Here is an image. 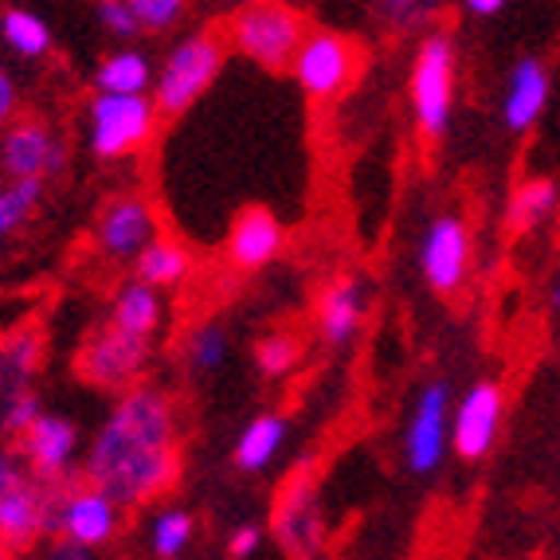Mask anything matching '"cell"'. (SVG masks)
<instances>
[{"label":"cell","instance_id":"1","mask_svg":"<svg viewBox=\"0 0 560 560\" xmlns=\"http://www.w3.org/2000/svg\"><path fill=\"white\" fill-rule=\"evenodd\" d=\"M79 470L121 510L161 502L180 482L177 400L145 381L118 393L103 428L86 443Z\"/></svg>","mask_w":560,"mask_h":560},{"label":"cell","instance_id":"2","mask_svg":"<svg viewBox=\"0 0 560 560\" xmlns=\"http://www.w3.org/2000/svg\"><path fill=\"white\" fill-rule=\"evenodd\" d=\"M56 533V486L39 482L20 451H0V549L24 552Z\"/></svg>","mask_w":560,"mask_h":560},{"label":"cell","instance_id":"3","mask_svg":"<svg viewBox=\"0 0 560 560\" xmlns=\"http://www.w3.org/2000/svg\"><path fill=\"white\" fill-rule=\"evenodd\" d=\"M455 83H458V51L447 32H428L416 47L408 75L411 118L423 141H440L455 114Z\"/></svg>","mask_w":560,"mask_h":560},{"label":"cell","instance_id":"4","mask_svg":"<svg viewBox=\"0 0 560 560\" xmlns=\"http://www.w3.org/2000/svg\"><path fill=\"white\" fill-rule=\"evenodd\" d=\"M306 39V20L287 0H247L228 24V44L262 71H287Z\"/></svg>","mask_w":560,"mask_h":560},{"label":"cell","instance_id":"5","mask_svg":"<svg viewBox=\"0 0 560 560\" xmlns=\"http://www.w3.org/2000/svg\"><path fill=\"white\" fill-rule=\"evenodd\" d=\"M224 39L215 32H192V36L180 39L173 51L165 56L158 71V83H153V103H158L161 118H180L192 106L212 91V83L224 71Z\"/></svg>","mask_w":560,"mask_h":560},{"label":"cell","instance_id":"6","mask_svg":"<svg viewBox=\"0 0 560 560\" xmlns=\"http://www.w3.org/2000/svg\"><path fill=\"white\" fill-rule=\"evenodd\" d=\"M271 533L287 560H318L326 545V522H322V494L314 463L302 458L275 490Z\"/></svg>","mask_w":560,"mask_h":560},{"label":"cell","instance_id":"7","mask_svg":"<svg viewBox=\"0 0 560 560\" xmlns=\"http://www.w3.org/2000/svg\"><path fill=\"white\" fill-rule=\"evenodd\" d=\"M158 118L150 94H98L86 110V145L98 161L133 158L153 141Z\"/></svg>","mask_w":560,"mask_h":560},{"label":"cell","instance_id":"8","mask_svg":"<svg viewBox=\"0 0 560 560\" xmlns=\"http://www.w3.org/2000/svg\"><path fill=\"white\" fill-rule=\"evenodd\" d=\"M153 361V341H141L114 329L110 322L94 329L79 349V376L103 393H126L133 384H141V376L150 373Z\"/></svg>","mask_w":560,"mask_h":560},{"label":"cell","instance_id":"9","mask_svg":"<svg viewBox=\"0 0 560 560\" xmlns=\"http://www.w3.org/2000/svg\"><path fill=\"white\" fill-rule=\"evenodd\" d=\"M161 235L158 208L141 192H118L94 220V252L114 267H133L138 255Z\"/></svg>","mask_w":560,"mask_h":560},{"label":"cell","instance_id":"10","mask_svg":"<svg viewBox=\"0 0 560 560\" xmlns=\"http://www.w3.org/2000/svg\"><path fill=\"white\" fill-rule=\"evenodd\" d=\"M121 510L106 490L94 482H63L56 490V537L83 545V549H103L121 533Z\"/></svg>","mask_w":560,"mask_h":560},{"label":"cell","instance_id":"11","mask_svg":"<svg viewBox=\"0 0 560 560\" xmlns=\"http://www.w3.org/2000/svg\"><path fill=\"white\" fill-rule=\"evenodd\" d=\"M451 388L443 381H431L420 388L411 416L404 423V463L411 475H431L443 467L451 451Z\"/></svg>","mask_w":560,"mask_h":560},{"label":"cell","instance_id":"12","mask_svg":"<svg viewBox=\"0 0 560 560\" xmlns=\"http://www.w3.org/2000/svg\"><path fill=\"white\" fill-rule=\"evenodd\" d=\"M475 267V235L455 212L435 215L420 243V271L435 294H458Z\"/></svg>","mask_w":560,"mask_h":560},{"label":"cell","instance_id":"13","mask_svg":"<svg viewBox=\"0 0 560 560\" xmlns=\"http://www.w3.org/2000/svg\"><path fill=\"white\" fill-rule=\"evenodd\" d=\"M67 165V145L47 121L20 118L0 133V173L9 180H51Z\"/></svg>","mask_w":560,"mask_h":560},{"label":"cell","instance_id":"14","mask_svg":"<svg viewBox=\"0 0 560 560\" xmlns=\"http://www.w3.org/2000/svg\"><path fill=\"white\" fill-rule=\"evenodd\" d=\"M505 420V393L498 381H478L451 408V451L467 463H478L494 451Z\"/></svg>","mask_w":560,"mask_h":560},{"label":"cell","instance_id":"15","mask_svg":"<svg viewBox=\"0 0 560 560\" xmlns=\"http://www.w3.org/2000/svg\"><path fill=\"white\" fill-rule=\"evenodd\" d=\"M290 71L310 98H318V103L337 98L357 71V44L337 32H306Z\"/></svg>","mask_w":560,"mask_h":560},{"label":"cell","instance_id":"16","mask_svg":"<svg viewBox=\"0 0 560 560\" xmlns=\"http://www.w3.org/2000/svg\"><path fill=\"white\" fill-rule=\"evenodd\" d=\"M20 458L32 467V475L47 486H63L75 475V463H83V451H79V428L63 416H51V411H39L32 428L16 440Z\"/></svg>","mask_w":560,"mask_h":560},{"label":"cell","instance_id":"17","mask_svg":"<svg viewBox=\"0 0 560 560\" xmlns=\"http://www.w3.org/2000/svg\"><path fill=\"white\" fill-rule=\"evenodd\" d=\"M287 247V228L275 212L267 208H243L235 215V224L228 228V243H224V259L232 262L235 271H262L271 267L275 259Z\"/></svg>","mask_w":560,"mask_h":560},{"label":"cell","instance_id":"18","mask_svg":"<svg viewBox=\"0 0 560 560\" xmlns=\"http://www.w3.org/2000/svg\"><path fill=\"white\" fill-rule=\"evenodd\" d=\"M364 282L357 275H334V279L322 282L318 302H314V322H318V334L326 346H349L364 326Z\"/></svg>","mask_w":560,"mask_h":560},{"label":"cell","instance_id":"19","mask_svg":"<svg viewBox=\"0 0 560 560\" xmlns=\"http://www.w3.org/2000/svg\"><path fill=\"white\" fill-rule=\"evenodd\" d=\"M165 314H168V302H165V290L150 287L145 279L130 275L126 282H118L110 294V322L114 329L130 337H141V341H158L161 326H165Z\"/></svg>","mask_w":560,"mask_h":560},{"label":"cell","instance_id":"20","mask_svg":"<svg viewBox=\"0 0 560 560\" xmlns=\"http://www.w3.org/2000/svg\"><path fill=\"white\" fill-rule=\"evenodd\" d=\"M549 106V71H545L541 59H517L514 71H510V83H505L502 98V121L514 133H525L537 126V118Z\"/></svg>","mask_w":560,"mask_h":560},{"label":"cell","instance_id":"21","mask_svg":"<svg viewBox=\"0 0 560 560\" xmlns=\"http://www.w3.org/2000/svg\"><path fill=\"white\" fill-rule=\"evenodd\" d=\"M39 353H44V337L39 329H16L0 341V420L9 416V408L20 396L36 393L32 381H36Z\"/></svg>","mask_w":560,"mask_h":560},{"label":"cell","instance_id":"22","mask_svg":"<svg viewBox=\"0 0 560 560\" xmlns=\"http://www.w3.org/2000/svg\"><path fill=\"white\" fill-rule=\"evenodd\" d=\"M287 435H290V428L279 411L255 416V420L240 431V440H235V467H240L243 475H262V470L282 455Z\"/></svg>","mask_w":560,"mask_h":560},{"label":"cell","instance_id":"23","mask_svg":"<svg viewBox=\"0 0 560 560\" xmlns=\"http://www.w3.org/2000/svg\"><path fill=\"white\" fill-rule=\"evenodd\" d=\"M138 279H145L158 290H177L185 287V279L192 275V252L173 235H158V240L138 255V262L130 267Z\"/></svg>","mask_w":560,"mask_h":560},{"label":"cell","instance_id":"24","mask_svg":"<svg viewBox=\"0 0 560 560\" xmlns=\"http://www.w3.org/2000/svg\"><path fill=\"white\" fill-rule=\"evenodd\" d=\"M94 86H98V94H145L153 86V67L133 47H118L98 63Z\"/></svg>","mask_w":560,"mask_h":560},{"label":"cell","instance_id":"25","mask_svg":"<svg viewBox=\"0 0 560 560\" xmlns=\"http://www.w3.org/2000/svg\"><path fill=\"white\" fill-rule=\"evenodd\" d=\"M192 537H197V517L188 514V510H180V505H165V510L153 514L150 552L158 560H180L188 552V545H192Z\"/></svg>","mask_w":560,"mask_h":560},{"label":"cell","instance_id":"26","mask_svg":"<svg viewBox=\"0 0 560 560\" xmlns=\"http://www.w3.org/2000/svg\"><path fill=\"white\" fill-rule=\"evenodd\" d=\"M557 205H560L557 180L533 177V180H525L514 192V200H510V224H514L517 232H533V228H541L545 220H552Z\"/></svg>","mask_w":560,"mask_h":560},{"label":"cell","instance_id":"27","mask_svg":"<svg viewBox=\"0 0 560 560\" xmlns=\"http://www.w3.org/2000/svg\"><path fill=\"white\" fill-rule=\"evenodd\" d=\"M0 36H4V44L24 59H39L51 51V28H47L36 12L9 9L0 16Z\"/></svg>","mask_w":560,"mask_h":560},{"label":"cell","instance_id":"28","mask_svg":"<svg viewBox=\"0 0 560 560\" xmlns=\"http://www.w3.org/2000/svg\"><path fill=\"white\" fill-rule=\"evenodd\" d=\"M44 180H4L0 185V240L16 235L39 212Z\"/></svg>","mask_w":560,"mask_h":560},{"label":"cell","instance_id":"29","mask_svg":"<svg viewBox=\"0 0 560 560\" xmlns=\"http://www.w3.org/2000/svg\"><path fill=\"white\" fill-rule=\"evenodd\" d=\"M228 361V329L220 322H200L185 337V364L197 376L215 373Z\"/></svg>","mask_w":560,"mask_h":560},{"label":"cell","instance_id":"30","mask_svg":"<svg viewBox=\"0 0 560 560\" xmlns=\"http://www.w3.org/2000/svg\"><path fill=\"white\" fill-rule=\"evenodd\" d=\"M302 361V341L287 329H271V334L259 337V346H255V364H259L262 376H271V381H282L299 369Z\"/></svg>","mask_w":560,"mask_h":560},{"label":"cell","instance_id":"31","mask_svg":"<svg viewBox=\"0 0 560 560\" xmlns=\"http://www.w3.org/2000/svg\"><path fill=\"white\" fill-rule=\"evenodd\" d=\"M141 32H168L185 16L188 0H126Z\"/></svg>","mask_w":560,"mask_h":560},{"label":"cell","instance_id":"32","mask_svg":"<svg viewBox=\"0 0 560 560\" xmlns=\"http://www.w3.org/2000/svg\"><path fill=\"white\" fill-rule=\"evenodd\" d=\"M376 9H381L388 28L411 32V28H423V24L435 16L440 0H376Z\"/></svg>","mask_w":560,"mask_h":560},{"label":"cell","instance_id":"33","mask_svg":"<svg viewBox=\"0 0 560 560\" xmlns=\"http://www.w3.org/2000/svg\"><path fill=\"white\" fill-rule=\"evenodd\" d=\"M98 20H103V28L110 32V36H121V39H133L141 32L126 0H98Z\"/></svg>","mask_w":560,"mask_h":560},{"label":"cell","instance_id":"34","mask_svg":"<svg viewBox=\"0 0 560 560\" xmlns=\"http://www.w3.org/2000/svg\"><path fill=\"white\" fill-rule=\"evenodd\" d=\"M259 545H262V529L255 522H243L228 533V557L232 560H252L259 552Z\"/></svg>","mask_w":560,"mask_h":560},{"label":"cell","instance_id":"35","mask_svg":"<svg viewBox=\"0 0 560 560\" xmlns=\"http://www.w3.org/2000/svg\"><path fill=\"white\" fill-rule=\"evenodd\" d=\"M20 114V91H16V79L0 67V130L9 126V121H16Z\"/></svg>","mask_w":560,"mask_h":560},{"label":"cell","instance_id":"36","mask_svg":"<svg viewBox=\"0 0 560 560\" xmlns=\"http://www.w3.org/2000/svg\"><path fill=\"white\" fill-rule=\"evenodd\" d=\"M39 560H94V549H83V545L67 541V537H56V541H47Z\"/></svg>","mask_w":560,"mask_h":560},{"label":"cell","instance_id":"37","mask_svg":"<svg viewBox=\"0 0 560 560\" xmlns=\"http://www.w3.org/2000/svg\"><path fill=\"white\" fill-rule=\"evenodd\" d=\"M470 16H494V12L505 9V0H463Z\"/></svg>","mask_w":560,"mask_h":560},{"label":"cell","instance_id":"38","mask_svg":"<svg viewBox=\"0 0 560 560\" xmlns=\"http://www.w3.org/2000/svg\"><path fill=\"white\" fill-rule=\"evenodd\" d=\"M552 306L560 310V271H557V279H552Z\"/></svg>","mask_w":560,"mask_h":560},{"label":"cell","instance_id":"39","mask_svg":"<svg viewBox=\"0 0 560 560\" xmlns=\"http://www.w3.org/2000/svg\"><path fill=\"white\" fill-rule=\"evenodd\" d=\"M0 560H9V549H0Z\"/></svg>","mask_w":560,"mask_h":560}]
</instances>
